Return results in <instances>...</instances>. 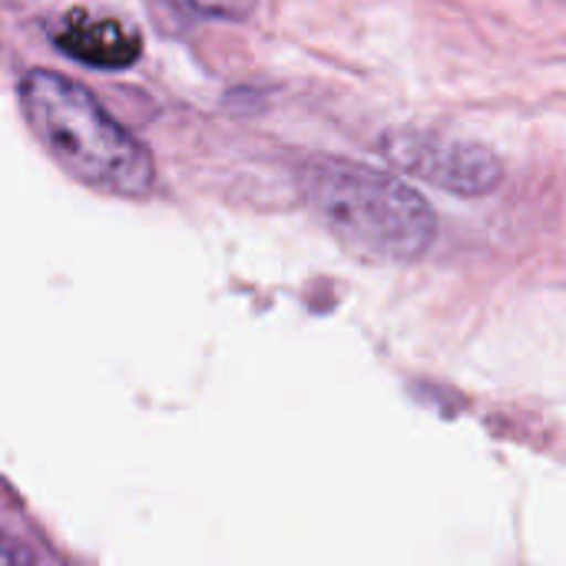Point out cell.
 Instances as JSON below:
<instances>
[{"label":"cell","mask_w":566,"mask_h":566,"mask_svg":"<svg viewBox=\"0 0 566 566\" xmlns=\"http://www.w3.org/2000/svg\"><path fill=\"white\" fill-rule=\"evenodd\" d=\"M20 109L43 149L83 186L143 199L156 182V163L106 106L76 80L56 70H30L20 80Z\"/></svg>","instance_id":"1"},{"label":"cell","mask_w":566,"mask_h":566,"mask_svg":"<svg viewBox=\"0 0 566 566\" xmlns=\"http://www.w3.org/2000/svg\"><path fill=\"white\" fill-rule=\"evenodd\" d=\"M391 166L405 169L415 179L434 182L458 196H488L501 186L504 166L501 159L471 139H451L441 133L398 126L388 129L378 143Z\"/></svg>","instance_id":"3"},{"label":"cell","mask_w":566,"mask_h":566,"mask_svg":"<svg viewBox=\"0 0 566 566\" xmlns=\"http://www.w3.org/2000/svg\"><path fill=\"white\" fill-rule=\"evenodd\" d=\"M202 17H245L252 10V0H176Z\"/></svg>","instance_id":"5"},{"label":"cell","mask_w":566,"mask_h":566,"mask_svg":"<svg viewBox=\"0 0 566 566\" xmlns=\"http://www.w3.org/2000/svg\"><path fill=\"white\" fill-rule=\"evenodd\" d=\"M56 43L80 63L99 66V70H116L136 63L143 40L119 20H70L60 33Z\"/></svg>","instance_id":"4"},{"label":"cell","mask_w":566,"mask_h":566,"mask_svg":"<svg viewBox=\"0 0 566 566\" xmlns=\"http://www.w3.org/2000/svg\"><path fill=\"white\" fill-rule=\"evenodd\" d=\"M308 206L358 259L415 262L434 242L428 199L391 172L348 159H315L302 169Z\"/></svg>","instance_id":"2"},{"label":"cell","mask_w":566,"mask_h":566,"mask_svg":"<svg viewBox=\"0 0 566 566\" xmlns=\"http://www.w3.org/2000/svg\"><path fill=\"white\" fill-rule=\"evenodd\" d=\"M0 566H33L30 551L3 531H0Z\"/></svg>","instance_id":"6"}]
</instances>
